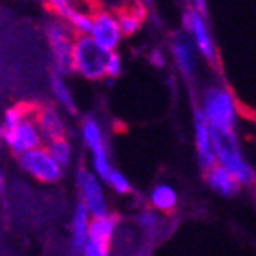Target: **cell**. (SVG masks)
<instances>
[{
	"label": "cell",
	"mask_w": 256,
	"mask_h": 256,
	"mask_svg": "<svg viewBox=\"0 0 256 256\" xmlns=\"http://www.w3.org/2000/svg\"><path fill=\"white\" fill-rule=\"evenodd\" d=\"M149 60L152 64H156V66H165V54H163L160 48H154L152 52H150Z\"/></svg>",
	"instance_id": "obj_28"
},
{
	"label": "cell",
	"mask_w": 256,
	"mask_h": 256,
	"mask_svg": "<svg viewBox=\"0 0 256 256\" xmlns=\"http://www.w3.org/2000/svg\"><path fill=\"white\" fill-rule=\"evenodd\" d=\"M201 113L212 129L235 131L238 113L235 97L226 86H212L202 94Z\"/></svg>",
	"instance_id": "obj_2"
},
{
	"label": "cell",
	"mask_w": 256,
	"mask_h": 256,
	"mask_svg": "<svg viewBox=\"0 0 256 256\" xmlns=\"http://www.w3.org/2000/svg\"><path fill=\"white\" fill-rule=\"evenodd\" d=\"M136 222L142 226V230L154 231L160 224V217L156 212H152V210H144L142 214L136 215Z\"/></svg>",
	"instance_id": "obj_26"
},
{
	"label": "cell",
	"mask_w": 256,
	"mask_h": 256,
	"mask_svg": "<svg viewBox=\"0 0 256 256\" xmlns=\"http://www.w3.org/2000/svg\"><path fill=\"white\" fill-rule=\"evenodd\" d=\"M50 88H52V94H54L56 100H58V104H60L63 110L68 111V113H76L77 106H76V100H74L72 90H70V86L66 84V77L54 72L50 77Z\"/></svg>",
	"instance_id": "obj_16"
},
{
	"label": "cell",
	"mask_w": 256,
	"mask_h": 256,
	"mask_svg": "<svg viewBox=\"0 0 256 256\" xmlns=\"http://www.w3.org/2000/svg\"><path fill=\"white\" fill-rule=\"evenodd\" d=\"M0 142L6 144V147L13 152V156H18V154L26 152L32 147L42 146L43 140L34 122V116H32V106H29V113L16 126L0 132Z\"/></svg>",
	"instance_id": "obj_7"
},
{
	"label": "cell",
	"mask_w": 256,
	"mask_h": 256,
	"mask_svg": "<svg viewBox=\"0 0 256 256\" xmlns=\"http://www.w3.org/2000/svg\"><path fill=\"white\" fill-rule=\"evenodd\" d=\"M32 116H34V122L40 129L43 144H47V142L54 140V138H60L66 134V128H64L63 118H61V115L54 108L32 106Z\"/></svg>",
	"instance_id": "obj_12"
},
{
	"label": "cell",
	"mask_w": 256,
	"mask_h": 256,
	"mask_svg": "<svg viewBox=\"0 0 256 256\" xmlns=\"http://www.w3.org/2000/svg\"><path fill=\"white\" fill-rule=\"evenodd\" d=\"M45 2H47V8L52 13L61 18L72 6H77V2H81V0H45Z\"/></svg>",
	"instance_id": "obj_27"
},
{
	"label": "cell",
	"mask_w": 256,
	"mask_h": 256,
	"mask_svg": "<svg viewBox=\"0 0 256 256\" xmlns=\"http://www.w3.org/2000/svg\"><path fill=\"white\" fill-rule=\"evenodd\" d=\"M45 36H47V42L50 45L56 72L64 77L74 74L72 47H74V40H76V32L70 29V26L63 18L56 16L47 22Z\"/></svg>",
	"instance_id": "obj_4"
},
{
	"label": "cell",
	"mask_w": 256,
	"mask_h": 256,
	"mask_svg": "<svg viewBox=\"0 0 256 256\" xmlns=\"http://www.w3.org/2000/svg\"><path fill=\"white\" fill-rule=\"evenodd\" d=\"M118 218L113 214H104L92 217L90 228H88V238L82 246L81 254L86 256H106L110 254L111 240L115 236Z\"/></svg>",
	"instance_id": "obj_6"
},
{
	"label": "cell",
	"mask_w": 256,
	"mask_h": 256,
	"mask_svg": "<svg viewBox=\"0 0 256 256\" xmlns=\"http://www.w3.org/2000/svg\"><path fill=\"white\" fill-rule=\"evenodd\" d=\"M120 74H122V58H120L118 50L106 52V77L116 79Z\"/></svg>",
	"instance_id": "obj_25"
},
{
	"label": "cell",
	"mask_w": 256,
	"mask_h": 256,
	"mask_svg": "<svg viewBox=\"0 0 256 256\" xmlns=\"http://www.w3.org/2000/svg\"><path fill=\"white\" fill-rule=\"evenodd\" d=\"M0 194H6V172L0 165Z\"/></svg>",
	"instance_id": "obj_30"
},
{
	"label": "cell",
	"mask_w": 256,
	"mask_h": 256,
	"mask_svg": "<svg viewBox=\"0 0 256 256\" xmlns=\"http://www.w3.org/2000/svg\"><path fill=\"white\" fill-rule=\"evenodd\" d=\"M61 18L68 24L70 29H72L76 34H90V29H92V13L90 11L81 9L79 6H72V8H70Z\"/></svg>",
	"instance_id": "obj_18"
},
{
	"label": "cell",
	"mask_w": 256,
	"mask_h": 256,
	"mask_svg": "<svg viewBox=\"0 0 256 256\" xmlns=\"http://www.w3.org/2000/svg\"><path fill=\"white\" fill-rule=\"evenodd\" d=\"M183 26L186 32L192 36V43L196 50L204 58L208 63H215L217 61V48H215L214 38L210 34L208 24H206V16L201 14L197 9H188L183 14Z\"/></svg>",
	"instance_id": "obj_9"
},
{
	"label": "cell",
	"mask_w": 256,
	"mask_h": 256,
	"mask_svg": "<svg viewBox=\"0 0 256 256\" xmlns=\"http://www.w3.org/2000/svg\"><path fill=\"white\" fill-rule=\"evenodd\" d=\"M144 9L140 8H126L122 11L116 13V20H118V27L122 36H131L134 34L138 29L142 27V22H144Z\"/></svg>",
	"instance_id": "obj_19"
},
{
	"label": "cell",
	"mask_w": 256,
	"mask_h": 256,
	"mask_svg": "<svg viewBox=\"0 0 256 256\" xmlns=\"http://www.w3.org/2000/svg\"><path fill=\"white\" fill-rule=\"evenodd\" d=\"M150 204L158 212H172L178 204V192L170 184L162 183L156 184L154 190L150 192Z\"/></svg>",
	"instance_id": "obj_17"
},
{
	"label": "cell",
	"mask_w": 256,
	"mask_h": 256,
	"mask_svg": "<svg viewBox=\"0 0 256 256\" xmlns=\"http://www.w3.org/2000/svg\"><path fill=\"white\" fill-rule=\"evenodd\" d=\"M16 160L22 170L32 176L34 180L42 181V183H58L63 178L64 168L52 158L45 144L18 154Z\"/></svg>",
	"instance_id": "obj_5"
},
{
	"label": "cell",
	"mask_w": 256,
	"mask_h": 256,
	"mask_svg": "<svg viewBox=\"0 0 256 256\" xmlns=\"http://www.w3.org/2000/svg\"><path fill=\"white\" fill-rule=\"evenodd\" d=\"M74 72L88 81L106 77V50L98 47L88 34H76L72 47Z\"/></svg>",
	"instance_id": "obj_3"
},
{
	"label": "cell",
	"mask_w": 256,
	"mask_h": 256,
	"mask_svg": "<svg viewBox=\"0 0 256 256\" xmlns=\"http://www.w3.org/2000/svg\"><path fill=\"white\" fill-rule=\"evenodd\" d=\"M192 2H194V9H197L199 13L206 16V13H208V6H206V0H192Z\"/></svg>",
	"instance_id": "obj_29"
},
{
	"label": "cell",
	"mask_w": 256,
	"mask_h": 256,
	"mask_svg": "<svg viewBox=\"0 0 256 256\" xmlns=\"http://www.w3.org/2000/svg\"><path fill=\"white\" fill-rule=\"evenodd\" d=\"M104 183L110 184L111 190H115V192L120 194V196H126V194H131L132 192L129 180L120 170H116V168H113V170L110 172V176L106 178V181H104Z\"/></svg>",
	"instance_id": "obj_24"
},
{
	"label": "cell",
	"mask_w": 256,
	"mask_h": 256,
	"mask_svg": "<svg viewBox=\"0 0 256 256\" xmlns=\"http://www.w3.org/2000/svg\"><path fill=\"white\" fill-rule=\"evenodd\" d=\"M45 147H47V150L50 152L52 158L60 163L63 168H66V166L72 165L74 149H72V144L66 140V136L54 138V140L47 142V144H45Z\"/></svg>",
	"instance_id": "obj_20"
},
{
	"label": "cell",
	"mask_w": 256,
	"mask_h": 256,
	"mask_svg": "<svg viewBox=\"0 0 256 256\" xmlns=\"http://www.w3.org/2000/svg\"><path fill=\"white\" fill-rule=\"evenodd\" d=\"M88 36L106 52L116 50L122 38H124L120 32L116 14L110 13V11H102V9L92 13V29Z\"/></svg>",
	"instance_id": "obj_10"
},
{
	"label": "cell",
	"mask_w": 256,
	"mask_h": 256,
	"mask_svg": "<svg viewBox=\"0 0 256 256\" xmlns=\"http://www.w3.org/2000/svg\"><path fill=\"white\" fill-rule=\"evenodd\" d=\"M194 138H196V150L197 158H199V165H201L202 170H206L217 162H215L214 147H212V129H210L208 122L202 116L201 110L194 111Z\"/></svg>",
	"instance_id": "obj_11"
},
{
	"label": "cell",
	"mask_w": 256,
	"mask_h": 256,
	"mask_svg": "<svg viewBox=\"0 0 256 256\" xmlns=\"http://www.w3.org/2000/svg\"><path fill=\"white\" fill-rule=\"evenodd\" d=\"M204 178L208 186L222 197H233L242 190V184L238 183V180L222 165H218V163L206 168Z\"/></svg>",
	"instance_id": "obj_13"
},
{
	"label": "cell",
	"mask_w": 256,
	"mask_h": 256,
	"mask_svg": "<svg viewBox=\"0 0 256 256\" xmlns=\"http://www.w3.org/2000/svg\"><path fill=\"white\" fill-rule=\"evenodd\" d=\"M144 2H146V4H150V2H152V0H144Z\"/></svg>",
	"instance_id": "obj_31"
},
{
	"label": "cell",
	"mask_w": 256,
	"mask_h": 256,
	"mask_svg": "<svg viewBox=\"0 0 256 256\" xmlns=\"http://www.w3.org/2000/svg\"><path fill=\"white\" fill-rule=\"evenodd\" d=\"M27 113H29V106H27V104H18V106H13V108H9V110H6L2 124H0V132H4V131H8V129L13 128V126H16Z\"/></svg>",
	"instance_id": "obj_23"
},
{
	"label": "cell",
	"mask_w": 256,
	"mask_h": 256,
	"mask_svg": "<svg viewBox=\"0 0 256 256\" xmlns=\"http://www.w3.org/2000/svg\"><path fill=\"white\" fill-rule=\"evenodd\" d=\"M90 152H92V170H94L102 181H106L110 172L113 170V165H111V162H110V154H108L106 146L97 147V149L90 150Z\"/></svg>",
	"instance_id": "obj_22"
},
{
	"label": "cell",
	"mask_w": 256,
	"mask_h": 256,
	"mask_svg": "<svg viewBox=\"0 0 256 256\" xmlns=\"http://www.w3.org/2000/svg\"><path fill=\"white\" fill-rule=\"evenodd\" d=\"M92 215L82 202H77L72 212V251L81 254L82 246L88 238V228H90Z\"/></svg>",
	"instance_id": "obj_15"
},
{
	"label": "cell",
	"mask_w": 256,
	"mask_h": 256,
	"mask_svg": "<svg viewBox=\"0 0 256 256\" xmlns=\"http://www.w3.org/2000/svg\"><path fill=\"white\" fill-rule=\"evenodd\" d=\"M76 186L81 196V202L88 208L92 217L108 214L106 194H104L102 180L94 170H81L76 176Z\"/></svg>",
	"instance_id": "obj_8"
},
{
	"label": "cell",
	"mask_w": 256,
	"mask_h": 256,
	"mask_svg": "<svg viewBox=\"0 0 256 256\" xmlns=\"http://www.w3.org/2000/svg\"><path fill=\"white\" fill-rule=\"evenodd\" d=\"M196 54L197 50L194 47V43L190 42V38L183 34L174 36V40H172V56H174L176 66L188 79H192L196 76Z\"/></svg>",
	"instance_id": "obj_14"
},
{
	"label": "cell",
	"mask_w": 256,
	"mask_h": 256,
	"mask_svg": "<svg viewBox=\"0 0 256 256\" xmlns=\"http://www.w3.org/2000/svg\"><path fill=\"white\" fill-rule=\"evenodd\" d=\"M212 147H214L215 162L235 176L242 186L252 184V181H254V168H252V165L244 156L235 131L212 129Z\"/></svg>",
	"instance_id": "obj_1"
},
{
	"label": "cell",
	"mask_w": 256,
	"mask_h": 256,
	"mask_svg": "<svg viewBox=\"0 0 256 256\" xmlns=\"http://www.w3.org/2000/svg\"><path fill=\"white\" fill-rule=\"evenodd\" d=\"M81 136H82V142H84V146L88 147V150H94V149H97V147L106 146L102 128H100V124H98L95 118H92V116H88V118L82 122Z\"/></svg>",
	"instance_id": "obj_21"
}]
</instances>
